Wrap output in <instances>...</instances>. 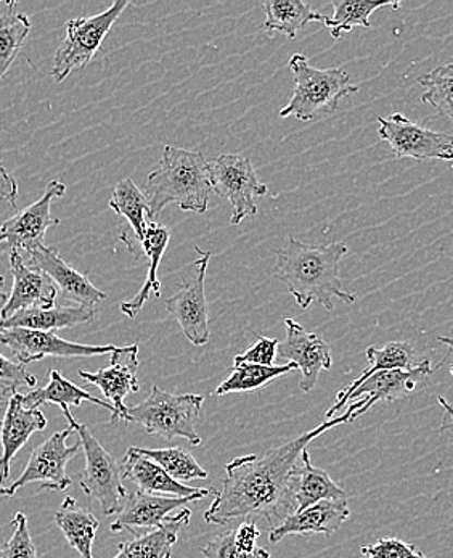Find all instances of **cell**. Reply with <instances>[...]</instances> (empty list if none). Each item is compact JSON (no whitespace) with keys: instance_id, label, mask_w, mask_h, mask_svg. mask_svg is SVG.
<instances>
[{"instance_id":"obj_1","label":"cell","mask_w":453,"mask_h":558,"mask_svg":"<svg viewBox=\"0 0 453 558\" xmlns=\"http://www.w3.org/2000/svg\"><path fill=\"white\" fill-rule=\"evenodd\" d=\"M360 408L362 401L357 399L341 417L323 422L266 454L243 456L226 463L222 489L215 493V500L205 513L206 522L222 526L236 519L264 517L270 527L279 525L294 513L290 482L304 449L328 429L356 421Z\"/></svg>"},{"instance_id":"obj_2","label":"cell","mask_w":453,"mask_h":558,"mask_svg":"<svg viewBox=\"0 0 453 558\" xmlns=\"http://www.w3.org/2000/svg\"><path fill=\"white\" fill-rule=\"evenodd\" d=\"M347 255L344 243L307 245L290 236L289 245L276 250L273 277L285 283L297 306L307 311L313 303L325 310L334 307L333 300L356 303V296L341 287L340 263Z\"/></svg>"},{"instance_id":"obj_3","label":"cell","mask_w":453,"mask_h":558,"mask_svg":"<svg viewBox=\"0 0 453 558\" xmlns=\"http://www.w3.org/2000/svg\"><path fill=\"white\" fill-rule=\"evenodd\" d=\"M211 194V172L205 155L166 145L160 165L150 172L145 187L147 218L157 222L169 203H177L182 211L205 215Z\"/></svg>"},{"instance_id":"obj_4","label":"cell","mask_w":453,"mask_h":558,"mask_svg":"<svg viewBox=\"0 0 453 558\" xmlns=\"http://www.w3.org/2000/svg\"><path fill=\"white\" fill-rule=\"evenodd\" d=\"M290 70L294 76V94L290 104L280 110V117H294L299 121L330 117L340 107L344 97L358 93L344 68L319 70L313 66L303 53H294L290 59Z\"/></svg>"},{"instance_id":"obj_5","label":"cell","mask_w":453,"mask_h":558,"mask_svg":"<svg viewBox=\"0 0 453 558\" xmlns=\"http://www.w3.org/2000/svg\"><path fill=\"white\" fill-rule=\"evenodd\" d=\"M205 398L201 395H172L151 385L150 395L140 404L127 408L132 424H140L150 435L166 441L185 438L194 446L201 445L196 422Z\"/></svg>"},{"instance_id":"obj_6","label":"cell","mask_w":453,"mask_h":558,"mask_svg":"<svg viewBox=\"0 0 453 558\" xmlns=\"http://www.w3.org/2000/svg\"><path fill=\"white\" fill-rule=\"evenodd\" d=\"M66 421L70 428L79 435L81 448L86 458V469L81 475V488L87 497L100 502L105 515H118L127 497L121 463L98 442L89 427L79 424L73 415Z\"/></svg>"},{"instance_id":"obj_7","label":"cell","mask_w":453,"mask_h":558,"mask_svg":"<svg viewBox=\"0 0 453 558\" xmlns=\"http://www.w3.org/2000/svg\"><path fill=\"white\" fill-rule=\"evenodd\" d=\"M130 7L127 0H117L110 9L87 19H74L66 23V36L53 57L50 74L57 83H63L73 71L83 70L93 62L105 37L117 20Z\"/></svg>"},{"instance_id":"obj_8","label":"cell","mask_w":453,"mask_h":558,"mask_svg":"<svg viewBox=\"0 0 453 558\" xmlns=\"http://www.w3.org/2000/svg\"><path fill=\"white\" fill-rule=\"evenodd\" d=\"M212 194L225 198L232 206V226H238L243 219L258 215L256 198L266 197V184L259 181L252 160L243 155H219L209 163Z\"/></svg>"},{"instance_id":"obj_9","label":"cell","mask_w":453,"mask_h":558,"mask_svg":"<svg viewBox=\"0 0 453 558\" xmlns=\"http://www.w3.org/2000/svg\"><path fill=\"white\" fill-rule=\"evenodd\" d=\"M71 433L73 428L70 427L63 432L53 433L42 445L34 448L22 476H19L12 485L3 486L0 489V497H13L19 489L32 483H39L40 492H65L70 488L68 463L81 452L79 441L73 446L66 445Z\"/></svg>"},{"instance_id":"obj_10","label":"cell","mask_w":453,"mask_h":558,"mask_svg":"<svg viewBox=\"0 0 453 558\" xmlns=\"http://www.w3.org/2000/svg\"><path fill=\"white\" fill-rule=\"evenodd\" d=\"M199 259L187 267L181 289L175 295L164 301L166 310L177 320L185 337L195 347L208 344L209 337V313L205 295L206 270H208L211 252H203L195 246Z\"/></svg>"},{"instance_id":"obj_11","label":"cell","mask_w":453,"mask_h":558,"mask_svg":"<svg viewBox=\"0 0 453 558\" xmlns=\"http://www.w3.org/2000/svg\"><path fill=\"white\" fill-rule=\"evenodd\" d=\"M381 141L388 142L395 158L404 160H444L452 161L453 138L445 132L426 130L408 120L405 114L394 113L389 118L378 117Z\"/></svg>"},{"instance_id":"obj_12","label":"cell","mask_w":453,"mask_h":558,"mask_svg":"<svg viewBox=\"0 0 453 558\" xmlns=\"http://www.w3.org/2000/svg\"><path fill=\"white\" fill-rule=\"evenodd\" d=\"M66 185L60 181H52L46 187L42 197L7 219L0 226V252H19L20 255L33 252L44 246L47 230L59 225V219L50 215V206L56 198L65 195Z\"/></svg>"},{"instance_id":"obj_13","label":"cell","mask_w":453,"mask_h":558,"mask_svg":"<svg viewBox=\"0 0 453 558\" xmlns=\"http://www.w3.org/2000/svg\"><path fill=\"white\" fill-rule=\"evenodd\" d=\"M0 344L15 354L22 365L34 364L46 357H93L113 353L114 344L94 347L63 340L56 331L28 329H0Z\"/></svg>"},{"instance_id":"obj_14","label":"cell","mask_w":453,"mask_h":558,"mask_svg":"<svg viewBox=\"0 0 453 558\" xmlns=\"http://www.w3.org/2000/svg\"><path fill=\"white\" fill-rule=\"evenodd\" d=\"M138 372V347L114 348L111 353L110 365L97 372L81 371L79 375L87 384L96 385L98 390L108 399V404L113 408L110 424H118L120 421L130 422L127 405L124 399L131 393L140 390L137 380Z\"/></svg>"},{"instance_id":"obj_15","label":"cell","mask_w":453,"mask_h":558,"mask_svg":"<svg viewBox=\"0 0 453 558\" xmlns=\"http://www.w3.org/2000/svg\"><path fill=\"white\" fill-rule=\"evenodd\" d=\"M286 341L279 347L280 357L293 362L301 371V390H314L322 371L333 365L330 344L320 335L307 331L294 319H285Z\"/></svg>"},{"instance_id":"obj_16","label":"cell","mask_w":453,"mask_h":558,"mask_svg":"<svg viewBox=\"0 0 453 558\" xmlns=\"http://www.w3.org/2000/svg\"><path fill=\"white\" fill-rule=\"evenodd\" d=\"M215 493L211 488H201L194 496L174 497L142 493L137 489L124 500L123 509L118 513L117 520L111 523V533L134 531L137 527H144L147 531L155 530V527L161 526L174 510L181 509L185 504L205 499L206 496Z\"/></svg>"},{"instance_id":"obj_17","label":"cell","mask_w":453,"mask_h":558,"mask_svg":"<svg viewBox=\"0 0 453 558\" xmlns=\"http://www.w3.org/2000/svg\"><path fill=\"white\" fill-rule=\"evenodd\" d=\"M10 272L13 289L0 310V320L9 319L19 311L56 306L59 292L52 280L42 270L26 263L25 256L19 252H10Z\"/></svg>"},{"instance_id":"obj_18","label":"cell","mask_w":453,"mask_h":558,"mask_svg":"<svg viewBox=\"0 0 453 558\" xmlns=\"http://www.w3.org/2000/svg\"><path fill=\"white\" fill-rule=\"evenodd\" d=\"M47 428L46 415L40 409L26 408L23 395L10 396L7 402L5 415L0 425V489L5 486L10 476V466L20 449L29 441L33 433L44 432Z\"/></svg>"},{"instance_id":"obj_19","label":"cell","mask_w":453,"mask_h":558,"mask_svg":"<svg viewBox=\"0 0 453 558\" xmlns=\"http://www.w3.org/2000/svg\"><path fill=\"white\" fill-rule=\"evenodd\" d=\"M26 256L28 264L42 270L52 280L57 292L60 290L66 300L77 303V306L96 307L100 301L107 300V293L98 290L89 277L77 272L60 258L59 250L44 245L26 253Z\"/></svg>"},{"instance_id":"obj_20","label":"cell","mask_w":453,"mask_h":558,"mask_svg":"<svg viewBox=\"0 0 453 558\" xmlns=\"http://www.w3.org/2000/svg\"><path fill=\"white\" fill-rule=\"evenodd\" d=\"M431 361L423 360L417 367L411 371H381L370 375L367 380L350 395L351 399H360L362 408L358 411V417L367 414L377 402L395 401L401 396L414 393L423 385H426L428 378L431 377Z\"/></svg>"},{"instance_id":"obj_21","label":"cell","mask_w":453,"mask_h":558,"mask_svg":"<svg viewBox=\"0 0 453 558\" xmlns=\"http://www.w3.org/2000/svg\"><path fill=\"white\" fill-rule=\"evenodd\" d=\"M351 517L347 500H322L303 512L290 513L279 525L270 527L269 541L279 544L290 534H333Z\"/></svg>"},{"instance_id":"obj_22","label":"cell","mask_w":453,"mask_h":558,"mask_svg":"<svg viewBox=\"0 0 453 558\" xmlns=\"http://www.w3.org/2000/svg\"><path fill=\"white\" fill-rule=\"evenodd\" d=\"M294 513L322 500H347V494L331 480L323 469L313 465L309 452L304 449L301 462L296 463L290 482Z\"/></svg>"},{"instance_id":"obj_23","label":"cell","mask_w":453,"mask_h":558,"mask_svg":"<svg viewBox=\"0 0 453 558\" xmlns=\"http://www.w3.org/2000/svg\"><path fill=\"white\" fill-rule=\"evenodd\" d=\"M191 519L192 512L188 509L168 517L161 526L121 543L113 558H171L172 547L177 544L181 531L191 525Z\"/></svg>"},{"instance_id":"obj_24","label":"cell","mask_w":453,"mask_h":558,"mask_svg":"<svg viewBox=\"0 0 453 558\" xmlns=\"http://www.w3.org/2000/svg\"><path fill=\"white\" fill-rule=\"evenodd\" d=\"M121 470H123V478L137 485L138 492L142 493L187 497L194 496L201 489L175 482L158 463L142 456L137 448L127 449L123 463H121Z\"/></svg>"},{"instance_id":"obj_25","label":"cell","mask_w":453,"mask_h":558,"mask_svg":"<svg viewBox=\"0 0 453 558\" xmlns=\"http://www.w3.org/2000/svg\"><path fill=\"white\" fill-rule=\"evenodd\" d=\"M365 354H367L368 360L367 371L362 372L357 380L347 385L344 390L336 395V401L325 414L327 421H331L334 414L347 404L350 395L356 390L362 381L367 380L370 375L381 371H397V368L399 371H411V368L417 367V364H415V350L412 348V344L405 343V341H391V343H387L384 347H374L371 344V347L367 348Z\"/></svg>"},{"instance_id":"obj_26","label":"cell","mask_w":453,"mask_h":558,"mask_svg":"<svg viewBox=\"0 0 453 558\" xmlns=\"http://www.w3.org/2000/svg\"><path fill=\"white\" fill-rule=\"evenodd\" d=\"M96 316V307H36V310L19 311L9 319L0 320V329L56 331L93 323Z\"/></svg>"},{"instance_id":"obj_27","label":"cell","mask_w":453,"mask_h":558,"mask_svg":"<svg viewBox=\"0 0 453 558\" xmlns=\"http://www.w3.org/2000/svg\"><path fill=\"white\" fill-rule=\"evenodd\" d=\"M169 239H171V232H169L166 226L160 225V222H147L144 236H142L140 242H138L140 243L142 252L147 256L148 264H150V266H148L147 280H145L144 287H142L137 295L132 298L131 301H124V303L121 304V313L126 314L131 319L137 317L142 307L150 300L151 293L157 298L161 296V283L160 279H158V269H160L162 255H164L166 248H168Z\"/></svg>"},{"instance_id":"obj_28","label":"cell","mask_w":453,"mask_h":558,"mask_svg":"<svg viewBox=\"0 0 453 558\" xmlns=\"http://www.w3.org/2000/svg\"><path fill=\"white\" fill-rule=\"evenodd\" d=\"M260 9L266 13V22L262 29L269 36L285 34L289 39H296L297 32L306 29L314 22L325 23L327 16L310 9L301 0H269L260 3Z\"/></svg>"},{"instance_id":"obj_29","label":"cell","mask_w":453,"mask_h":558,"mask_svg":"<svg viewBox=\"0 0 453 558\" xmlns=\"http://www.w3.org/2000/svg\"><path fill=\"white\" fill-rule=\"evenodd\" d=\"M26 408L39 409L44 404H57L62 409L65 417H71V405H81L84 401L94 402L100 408L107 409L113 414V408L107 401L96 398L89 391L74 385L73 381L66 380L59 371H50L49 384L46 387L37 388V390L29 391L28 395H23Z\"/></svg>"},{"instance_id":"obj_30","label":"cell","mask_w":453,"mask_h":558,"mask_svg":"<svg viewBox=\"0 0 453 558\" xmlns=\"http://www.w3.org/2000/svg\"><path fill=\"white\" fill-rule=\"evenodd\" d=\"M57 526L65 534L68 544L83 558H94V541H96L98 520L93 512L77 506L74 497L68 496L56 513Z\"/></svg>"},{"instance_id":"obj_31","label":"cell","mask_w":453,"mask_h":558,"mask_svg":"<svg viewBox=\"0 0 453 558\" xmlns=\"http://www.w3.org/2000/svg\"><path fill=\"white\" fill-rule=\"evenodd\" d=\"M334 13L325 20L331 37L340 40L344 33L353 32L354 26L371 28L370 16L380 9H399L401 2H371V0H331Z\"/></svg>"},{"instance_id":"obj_32","label":"cell","mask_w":453,"mask_h":558,"mask_svg":"<svg viewBox=\"0 0 453 558\" xmlns=\"http://www.w3.org/2000/svg\"><path fill=\"white\" fill-rule=\"evenodd\" d=\"M296 371L293 362H286L283 365H272V367H262V365H233L229 378L219 385L216 396H225L230 393H249V391L260 390L269 385L270 381Z\"/></svg>"},{"instance_id":"obj_33","label":"cell","mask_w":453,"mask_h":558,"mask_svg":"<svg viewBox=\"0 0 453 558\" xmlns=\"http://www.w3.org/2000/svg\"><path fill=\"white\" fill-rule=\"evenodd\" d=\"M108 206L130 222L132 233H134V239L130 242L132 248L134 243L140 242L145 228H147L145 218H147L148 205L144 192L134 184L132 179H123L114 187L113 197Z\"/></svg>"},{"instance_id":"obj_34","label":"cell","mask_w":453,"mask_h":558,"mask_svg":"<svg viewBox=\"0 0 453 558\" xmlns=\"http://www.w3.org/2000/svg\"><path fill=\"white\" fill-rule=\"evenodd\" d=\"M16 2H9L7 12L0 16V81L15 62L32 32V22L25 13L16 12Z\"/></svg>"},{"instance_id":"obj_35","label":"cell","mask_w":453,"mask_h":558,"mask_svg":"<svg viewBox=\"0 0 453 558\" xmlns=\"http://www.w3.org/2000/svg\"><path fill=\"white\" fill-rule=\"evenodd\" d=\"M137 449L142 456L154 460L172 480L182 485L191 480H206L209 476L208 472L196 462L194 456L184 448Z\"/></svg>"},{"instance_id":"obj_36","label":"cell","mask_w":453,"mask_h":558,"mask_svg":"<svg viewBox=\"0 0 453 558\" xmlns=\"http://www.w3.org/2000/svg\"><path fill=\"white\" fill-rule=\"evenodd\" d=\"M452 83V63L434 68L425 76L418 77V84L425 89L421 96L423 104L434 108L445 120H452L453 117Z\"/></svg>"},{"instance_id":"obj_37","label":"cell","mask_w":453,"mask_h":558,"mask_svg":"<svg viewBox=\"0 0 453 558\" xmlns=\"http://www.w3.org/2000/svg\"><path fill=\"white\" fill-rule=\"evenodd\" d=\"M10 523L13 526V534L5 544L0 546V558H39L25 513H16L15 519Z\"/></svg>"},{"instance_id":"obj_38","label":"cell","mask_w":453,"mask_h":558,"mask_svg":"<svg viewBox=\"0 0 453 558\" xmlns=\"http://www.w3.org/2000/svg\"><path fill=\"white\" fill-rule=\"evenodd\" d=\"M205 558H270V553L264 547H258L255 553H246L238 546L235 539V527L224 531L212 537L201 549Z\"/></svg>"},{"instance_id":"obj_39","label":"cell","mask_w":453,"mask_h":558,"mask_svg":"<svg viewBox=\"0 0 453 558\" xmlns=\"http://www.w3.org/2000/svg\"><path fill=\"white\" fill-rule=\"evenodd\" d=\"M36 384L37 378L25 365L0 354V396L10 399V396L19 393L20 388L36 387Z\"/></svg>"},{"instance_id":"obj_40","label":"cell","mask_w":453,"mask_h":558,"mask_svg":"<svg viewBox=\"0 0 453 558\" xmlns=\"http://www.w3.org/2000/svg\"><path fill=\"white\" fill-rule=\"evenodd\" d=\"M360 553L365 558H428L414 544L394 537H384L370 546L362 547Z\"/></svg>"},{"instance_id":"obj_41","label":"cell","mask_w":453,"mask_h":558,"mask_svg":"<svg viewBox=\"0 0 453 558\" xmlns=\"http://www.w3.org/2000/svg\"><path fill=\"white\" fill-rule=\"evenodd\" d=\"M280 343L277 338L259 337L245 353L233 357V365H262L272 367Z\"/></svg>"},{"instance_id":"obj_42","label":"cell","mask_w":453,"mask_h":558,"mask_svg":"<svg viewBox=\"0 0 453 558\" xmlns=\"http://www.w3.org/2000/svg\"><path fill=\"white\" fill-rule=\"evenodd\" d=\"M260 537V530L255 522H243L242 525L235 527V539L242 549L246 553H255L258 549V541Z\"/></svg>"},{"instance_id":"obj_43","label":"cell","mask_w":453,"mask_h":558,"mask_svg":"<svg viewBox=\"0 0 453 558\" xmlns=\"http://www.w3.org/2000/svg\"><path fill=\"white\" fill-rule=\"evenodd\" d=\"M0 199H5L12 206H16V199H19V184L9 174L2 161H0Z\"/></svg>"},{"instance_id":"obj_44","label":"cell","mask_w":453,"mask_h":558,"mask_svg":"<svg viewBox=\"0 0 453 558\" xmlns=\"http://www.w3.org/2000/svg\"><path fill=\"white\" fill-rule=\"evenodd\" d=\"M7 293H5V279H3V276H0V310H2L3 301H7Z\"/></svg>"},{"instance_id":"obj_45","label":"cell","mask_w":453,"mask_h":558,"mask_svg":"<svg viewBox=\"0 0 453 558\" xmlns=\"http://www.w3.org/2000/svg\"><path fill=\"white\" fill-rule=\"evenodd\" d=\"M9 402V399L3 398V396H0V408H2L3 404H7Z\"/></svg>"}]
</instances>
